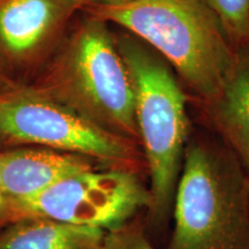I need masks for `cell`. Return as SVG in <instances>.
<instances>
[{
    "label": "cell",
    "instance_id": "6",
    "mask_svg": "<svg viewBox=\"0 0 249 249\" xmlns=\"http://www.w3.org/2000/svg\"><path fill=\"white\" fill-rule=\"evenodd\" d=\"M149 203L142 174L124 169L88 170L30 197L8 202V224L35 217L111 231L145 213Z\"/></svg>",
    "mask_w": 249,
    "mask_h": 249
},
{
    "label": "cell",
    "instance_id": "1",
    "mask_svg": "<svg viewBox=\"0 0 249 249\" xmlns=\"http://www.w3.org/2000/svg\"><path fill=\"white\" fill-rule=\"evenodd\" d=\"M110 23L81 11L30 86L105 132L140 144L135 91Z\"/></svg>",
    "mask_w": 249,
    "mask_h": 249
},
{
    "label": "cell",
    "instance_id": "12",
    "mask_svg": "<svg viewBox=\"0 0 249 249\" xmlns=\"http://www.w3.org/2000/svg\"><path fill=\"white\" fill-rule=\"evenodd\" d=\"M103 249H157L149 238L144 219L139 216L107 232Z\"/></svg>",
    "mask_w": 249,
    "mask_h": 249
},
{
    "label": "cell",
    "instance_id": "7",
    "mask_svg": "<svg viewBox=\"0 0 249 249\" xmlns=\"http://www.w3.org/2000/svg\"><path fill=\"white\" fill-rule=\"evenodd\" d=\"M82 8L80 0H0V74L12 88L33 83Z\"/></svg>",
    "mask_w": 249,
    "mask_h": 249
},
{
    "label": "cell",
    "instance_id": "10",
    "mask_svg": "<svg viewBox=\"0 0 249 249\" xmlns=\"http://www.w3.org/2000/svg\"><path fill=\"white\" fill-rule=\"evenodd\" d=\"M107 232L46 218H21L0 230V249H103Z\"/></svg>",
    "mask_w": 249,
    "mask_h": 249
},
{
    "label": "cell",
    "instance_id": "4",
    "mask_svg": "<svg viewBox=\"0 0 249 249\" xmlns=\"http://www.w3.org/2000/svg\"><path fill=\"white\" fill-rule=\"evenodd\" d=\"M166 249H249V174L227 145L189 139Z\"/></svg>",
    "mask_w": 249,
    "mask_h": 249
},
{
    "label": "cell",
    "instance_id": "13",
    "mask_svg": "<svg viewBox=\"0 0 249 249\" xmlns=\"http://www.w3.org/2000/svg\"><path fill=\"white\" fill-rule=\"evenodd\" d=\"M80 1L81 4L83 5V8H91V7H108V6H117V5L124 4V2L129 1V0H80Z\"/></svg>",
    "mask_w": 249,
    "mask_h": 249
},
{
    "label": "cell",
    "instance_id": "2",
    "mask_svg": "<svg viewBox=\"0 0 249 249\" xmlns=\"http://www.w3.org/2000/svg\"><path fill=\"white\" fill-rule=\"evenodd\" d=\"M132 76L140 144L147 166L150 203L147 231L161 234L172 220L177 185L189 140L187 97L172 68L132 35L116 37Z\"/></svg>",
    "mask_w": 249,
    "mask_h": 249
},
{
    "label": "cell",
    "instance_id": "9",
    "mask_svg": "<svg viewBox=\"0 0 249 249\" xmlns=\"http://www.w3.org/2000/svg\"><path fill=\"white\" fill-rule=\"evenodd\" d=\"M204 107L223 141L249 174V44L235 49L231 70Z\"/></svg>",
    "mask_w": 249,
    "mask_h": 249
},
{
    "label": "cell",
    "instance_id": "14",
    "mask_svg": "<svg viewBox=\"0 0 249 249\" xmlns=\"http://www.w3.org/2000/svg\"><path fill=\"white\" fill-rule=\"evenodd\" d=\"M8 224V202L5 197L0 178V230Z\"/></svg>",
    "mask_w": 249,
    "mask_h": 249
},
{
    "label": "cell",
    "instance_id": "11",
    "mask_svg": "<svg viewBox=\"0 0 249 249\" xmlns=\"http://www.w3.org/2000/svg\"><path fill=\"white\" fill-rule=\"evenodd\" d=\"M223 24L234 49L249 44V0H204Z\"/></svg>",
    "mask_w": 249,
    "mask_h": 249
},
{
    "label": "cell",
    "instance_id": "15",
    "mask_svg": "<svg viewBox=\"0 0 249 249\" xmlns=\"http://www.w3.org/2000/svg\"><path fill=\"white\" fill-rule=\"evenodd\" d=\"M9 88H12V87L8 85L7 81H6L4 77H2L1 74H0V92H4L5 90H7Z\"/></svg>",
    "mask_w": 249,
    "mask_h": 249
},
{
    "label": "cell",
    "instance_id": "3",
    "mask_svg": "<svg viewBox=\"0 0 249 249\" xmlns=\"http://www.w3.org/2000/svg\"><path fill=\"white\" fill-rule=\"evenodd\" d=\"M82 11L154 50L203 104L217 95L234 60V46L204 0H129Z\"/></svg>",
    "mask_w": 249,
    "mask_h": 249
},
{
    "label": "cell",
    "instance_id": "5",
    "mask_svg": "<svg viewBox=\"0 0 249 249\" xmlns=\"http://www.w3.org/2000/svg\"><path fill=\"white\" fill-rule=\"evenodd\" d=\"M33 145L71 152L147 178L142 149L99 128L31 87L0 92V150Z\"/></svg>",
    "mask_w": 249,
    "mask_h": 249
},
{
    "label": "cell",
    "instance_id": "8",
    "mask_svg": "<svg viewBox=\"0 0 249 249\" xmlns=\"http://www.w3.org/2000/svg\"><path fill=\"white\" fill-rule=\"evenodd\" d=\"M107 169L92 158L53 149L23 145L0 150V178L7 202L42 192L71 174Z\"/></svg>",
    "mask_w": 249,
    "mask_h": 249
}]
</instances>
